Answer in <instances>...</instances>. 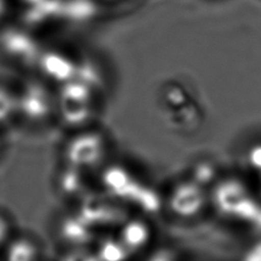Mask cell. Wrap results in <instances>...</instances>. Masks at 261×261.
Returning <instances> with one entry per match:
<instances>
[{"mask_svg": "<svg viewBox=\"0 0 261 261\" xmlns=\"http://www.w3.org/2000/svg\"><path fill=\"white\" fill-rule=\"evenodd\" d=\"M117 237L132 254L146 246L149 240V228L139 219L127 218L117 228Z\"/></svg>", "mask_w": 261, "mask_h": 261, "instance_id": "11", "label": "cell"}, {"mask_svg": "<svg viewBox=\"0 0 261 261\" xmlns=\"http://www.w3.org/2000/svg\"><path fill=\"white\" fill-rule=\"evenodd\" d=\"M73 206H76L74 212L97 234L117 230V228L128 218L126 204L111 197L97 187Z\"/></svg>", "mask_w": 261, "mask_h": 261, "instance_id": "5", "label": "cell"}, {"mask_svg": "<svg viewBox=\"0 0 261 261\" xmlns=\"http://www.w3.org/2000/svg\"><path fill=\"white\" fill-rule=\"evenodd\" d=\"M92 249L93 257L97 260H120L130 255L117 235H113V232L99 234Z\"/></svg>", "mask_w": 261, "mask_h": 261, "instance_id": "12", "label": "cell"}, {"mask_svg": "<svg viewBox=\"0 0 261 261\" xmlns=\"http://www.w3.org/2000/svg\"><path fill=\"white\" fill-rule=\"evenodd\" d=\"M55 94L58 124L70 133L95 125L102 94L76 79L55 87Z\"/></svg>", "mask_w": 261, "mask_h": 261, "instance_id": "2", "label": "cell"}, {"mask_svg": "<svg viewBox=\"0 0 261 261\" xmlns=\"http://www.w3.org/2000/svg\"><path fill=\"white\" fill-rule=\"evenodd\" d=\"M44 46L38 32L25 25L0 27V59L23 74L35 73Z\"/></svg>", "mask_w": 261, "mask_h": 261, "instance_id": "4", "label": "cell"}, {"mask_svg": "<svg viewBox=\"0 0 261 261\" xmlns=\"http://www.w3.org/2000/svg\"><path fill=\"white\" fill-rule=\"evenodd\" d=\"M109 151L108 135L93 125L71 132L62 147V163L96 174L108 162Z\"/></svg>", "mask_w": 261, "mask_h": 261, "instance_id": "3", "label": "cell"}, {"mask_svg": "<svg viewBox=\"0 0 261 261\" xmlns=\"http://www.w3.org/2000/svg\"><path fill=\"white\" fill-rule=\"evenodd\" d=\"M4 149V139H3V130H0V155H2Z\"/></svg>", "mask_w": 261, "mask_h": 261, "instance_id": "17", "label": "cell"}, {"mask_svg": "<svg viewBox=\"0 0 261 261\" xmlns=\"http://www.w3.org/2000/svg\"><path fill=\"white\" fill-rule=\"evenodd\" d=\"M74 79L90 86L103 95L107 88V76L103 65L94 55L81 49Z\"/></svg>", "mask_w": 261, "mask_h": 261, "instance_id": "10", "label": "cell"}, {"mask_svg": "<svg viewBox=\"0 0 261 261\" xmlns=\"http://www.w3.org/2000/svg\"><path fill=\"white\" fill-rule=\"evenodd\" d=\"M81 49L67 43L45 44L35 73L54 87L73 81Z\"/></svg>", "mask_w": 261, "mask_h": 261, "instance_id": "6", "label": "cell"}, {"mask_svg": "<svg viewBox=\"0 0 261 261\" xmlns=\"http://www.w3.org/2000/svg\"><path fill=\"white\" fill-rule=\"evenodd\" d=\"M16 125L15 85L0 82V130Z\"/></svg>", "mask_w": 261, "mask_h": 261, "instance_id": "14", "label": "cell"}, {"mask_svg": "<svg viewBox=\"0 0 261 261\" xmlns=\"http://www.w3.org/2000/svg\"><path fill=\"white\" fill-rule=\"evenodd\" d=\"M14 232H15V228L13 225L12 217L8 216L4 210H0V253Z\"/></svg>", "mask_w": 261, "mask_h": 261, "instance_id": "15", "label": "cell"}, {"mask_svg": "<svg viewBox=\"0 0 261 261\" xmlns=\"http://www.w3.org/2000/svg\"><path fill=\"white\" fill-rule=\"evenodd\" d=\"M97 236L99 234L76 212L62 213L55 220L54 237L57 243L62 252L77 253L78 259H83L81 254H91L93 258L92 248Z\"/></svg>", "mask_w": 261, "mask_h": 261, "instance_id": "7", "label": "cell"}, {"mask_svg": "<svg viewBox=\"0 0 261 261\" xmlns=\"http://www.w3.org/2000/svg\"><path fill=\"white\" fill-rule=\"evenodd\" d=\"M15 85L16 125L45 129L58 124L55 87L36 73L23 74Z\"/></svg>", "mask_w": 261, "mask_h": 261, "instance_id": "1", "label": "cell"}, {"mask_svg": "<svg viewBox=\"0 0 261 261\" xmlns=\"http://www.w3.org/2000/svg\"><path fill=\"white\" fill-rule=\"evenodd\" d=\"M97 16V8L92 0H65L62 2V20L74 24L91 22Z\"/></svg>", "mask_w": 261, "mask_h": 261, "instance_id": "13", "label": "cell"}, {"mask_svg": "<svg viewBox=\"0 0 261 261\" xmlns=\"http://www.w3.org/2000/svg\"><path fill=\"white\" fill-rule=\"evenodd\" d=\"M7 14V3L6 0H0V23H3L4 18Z\"/></svg>", "mask_w": 261, "mask_h": 261, "instance_id": "16", "label": "cell"}, {"mask_svg": "<svg viewBox=\"0 0 261 261\" xmlns=\"http://www.w3.org/2000/svg\"><path fill=\"white\" fill-rule=\"evenodd\" d=\"M43 244L32 234L14 232L2 251L3 258L14 261H30L43 257Z\"/></svg>", "mask_w": 261, "mask_h": 261, "instance_id": "9", "label": "cell"}, {"mask_svg": "<svg viewBox=\"0 0 261 261\" xmlns=\"http://www.w3.org/2000/svg\"><path fill=\"white\" fill-rule=\"evenodd\" d=\"M54 186L60 198L74 205L97 187L96 174L62 163L55 173Z\"/></svg>", "mask_w": 261, "mask_h": 261, "instance_id": "8", "label": "cell"}]
</instances>
